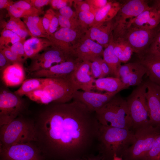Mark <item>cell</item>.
Masks as SVG:
<instances>
[{
    "mask_svg": "<svg viewBox=\"0 0 160 160\" xmlns=\"http://www.w3.org/2000/svg\"><path fill=\"white\" fill-rule=\"evenodd\" d=\"M103 56V60L110 68V74L119 78V71L121 62L114 53L111 36L108 44L104 47Z\"/></svg>",
    "mask_w": 160,
    "mask_h": 160,
    "instance_id": "obj_28",
    "label": "cell"
},
{
    "mask_svg": "<svg viewBox=\"0 0 160 160\" xmlns=\"http://www.w3.org/2000/svg\"><path fill=\"white\" fill-rule=\"evenodd\" d=\"M146 73L145 67L138 61L121 65L119 75V78L127 88L130 86L141 84L143 78Z\"/></svg>",
    "mask_w": 160,
    "mask_h": 160,
    "instance_id": "obj_17",
    "label": "cell"
},
{
    "mask_svg": "<svg viewBox=\"0 0 160 160\" xmlns=\"http://www.w3.org/2000/svg\"><path fill=\"white\" fill-rule=\"evenodd\" d=\"M86 31L84 29H72L60 28L48 38L52 46L73 54L72 49L79 40L85 36Z\"/></svg>",
    "mask_w": 160,
    "mask_h": 160,
    "instance_id": "obj_12",
    "label": "cell"
},
{
    "mask_svg": "<svg viewBox=\"0 0 160 160\" xmlns=\"http://www.w3.org/2000/svg\"><path fill=\"white\" fill-rule=\"evenodd\" d=\"M142 160H160V135L156 139L150 151Z\"/></svg>",
    "mask_w": 160,
    "mask_h": 160,
    "instance_id": "obj_35",
    "label": "cell"
},
{
    "mask_svg": "<svg viewBox=\"0 0 160 160\" xmlns=\"http://www.w3.org/2000/svg\"><path fill=\"white\" fill-rule=\"evenodd\" d=\"M73 1V0H51L50 4L53 9L59 10L67 6L71 7Z\"/></svg>",
    "mask_w": 160,
    "mask_h": 160,
    "instance_id": "obj_45",
    "label": "cell"
},
{
    "mask_svg": "<svg viewBox=\"0 0 160 160\" xmlns=\"http://www.w3.org/2000/svg\"><path fill=\"white\" fill-rule=\"evenodd\" d=\"M27 1L34 7L39 9L50 3L49 0H26Z\"/></svg>",
    "mask_w": 160,
    "mask_h": 160,
    "instance_id": "obj_49",
    "label": "cell"
},
{
    "mask_svg": "<svg viewBox=\"0 0 160 160\" xmlns=\"http://www.w3.org/2000/svg\"><path fill=\"white\" fill-rule=\"evenodd\" d=\"M25 96L31 100L39 103L47 105L52 103L49 97L42 89L29 92Z\"/></svg>",
    "mask_w": 160,
    "mask_h": 160,
    "instance_id": "obj_32",
    "label": "cell"
},
{
    "mask_svg": "<svg viewBox=\"0 0 160 160\" xmlns=\"http://www.w3.org/2000/svg\"><path fill=\"white\" fill-rule=\"evenodd\" d=\"M56 13L58 18L60 28L75 29H84L81 27L78 20L70 19L60 15L58 12Z\"/></svg>",
    "mask_w": 160,
    "mask_h": 160,
    "instance_id": "obj_34",
    "label": "cell"
},
{
    "mask_svg": "<svg viewBox=\"0 0 160 160\" xmlns=\"http://www.w3.org/2000/svg\"><path fill=\"white\" fill-rule=\"evenodd\" d=\"M133 130L135 141L124 152L121 157L126 160H142L160 135V128L150 124Z\"/></svg>",
    "mask_w": 160,
    "mask_h": 160,
    "instance_id": "obj_5",
    "label": "cell"
},
{
    "mask_svg": "<svg viewBox=\"0 0 160 160\" xmlns=\"http://www.w3.org/2000/svg\"><path fill=\"white\" fill-rule=\"evenodd\" d=\"M86 160H104L103 157L99 154L95 156L90 154L86 156Z\"/></svg>",
    "mask_w": 160,
    "mask_h": 160,
    "instance_id": "obj_53",
    "label": "cell"
},
{
    "mask_svg": "<svg viewBox=\"0 0 160 160\" xmlns=\"http://www.w3.org/2000/svg\"><path fill=\"white\" fill-rule=\"evenodd\" d=\"M7 9L10 17L25 18L31 15H38L42 13L41 9H36L27 1L26 0H20L14 4Z\"/></svg>",
    "mask_w": 160,
    "mask_h": 160,
    "instance_id": "obj_24",
    "label": "cell"
},
{
    "mask_svg": "<svg viewBox=\"0 0 160 160\" xmlns=\"http://www.w3.org/2000/svg\"><path fill=\"white\" fill-rule=\"evenodd\" d=\"M150 124L160 128V86L149 80L144 82Z\"/></svg>",
    "mask_w": 160,
    "mask_h": 160,
    "instance_id": "obj_16",
    "label": "cell"
},
{
    "mask_svg": "<svg viewBox=\"0 0 160 160\" xmlns=\"http://www.w3.org/2000/svg\"><path fill=\"white\" fill-rule=\"evenodd\" d=\"M112 160H126L124 159L122 157L114 155Z\"/></svg>",
    "mask_w": 160,
    "mask_h": 160,
    "instance_id": "obj_54",
    "label": "cell"
},
{
    "mask_svg": "<svg viewBox=\"0 0 160 160\" xmlns=\"http://www.w3.org/2000/svg\"><path fill=\"white\" fill-rule=\"evenodd\" d=\"M135 140L133 130L100 124L96 147L104 160H112L115 155L121 157Z\"/></svg>",
    "mask_w": 160,
    "mask_h": 160,
    "instance_id": "obj_2",
    "label": "cell"
},
{
    "mask_svg": "<svg viewBox=\"0 0 160 160\" xmlns=\"http://www.w3.org/2000/svg\"><path fill=\"white\" fill-rule=\"evenodd\" d=\"M99 60L102 72V78L106 77L108 75L110 74V68L107 64L105 62L103 59L100 57Z\"/></svg>",
    "mask_w": 160,
    "mask_h": 160,
    "instance_id": "obj_51",
    "label": "cell"
},
{
    "mask_svg": "<svg viewBox=\"0 0 160 160\" xmlns=\"http://www.w3.org/2000/svg\"><path fill=\"white\" fill-rule=\"evenodd\" d=\"M155 5L160 10V2L158 0L156 1Z\"/></svg>",
    "mask_w": 160,
    "mask_h": 160,
    "instance_id": "obj_55",
    "label": "cell"
},
{
    "mask_svg": "<svg viewBox=\"0 0 160 160\" xmlns=\"http://www.w3.org/2000/svg\"><path fill=\"white\" fill-rule=\"evenodd\" d=\"M55 14L56 12L53 9H49L46 11L42 17L43 26L45 31L48 34L51 21Z\"/></svg>",
    "mask_w": 160,
    "mask_h": 160,
    "instance_id": "obj_43",
    "label": "cell"
},
{
    "mask_svg": "<svg viewBox=\"0 0 160 160\" xmlns=\"http://www.w3.org/2000/svg\"><path fill=\"white\" fill-rule=\"evenodd\" d=\"M98 57L91 62L90 71L92 76L95 79L102 77V72L99 58Z\"/></svg>",
    "mask_w": 160,
    "mask_h": 160,
    "instance_id": "obj_40",
    "label": "cell"
},
{
    "mask_svg": "<svg viewBox=\"0 0 160 160\" xmlns=\"http://www.w3.org/2000/svg\"><path fill=\"white\" fill-rule=\"evenodd\" d=\"M76 12L78 20L81 27L87 31L92 25L96 14L89 12L80 11Z\"/></svg>",
    "mask_w": 160,
    "mask_h": 160,
    "instance_id": "obj_33",
    "label": "cell"
},
{
    "mask_svg": "<svg viewBox=\"0 0 160 160\" xmlns=\"http://www.w3.org/2000/svg\"><path fill=\"white\" fill-rule=\"evenodd\" d=\"M104 47L85 36L75 45L72 52L81 61L91 62L103 56Z\"/></svg>",
    "mask_w": 160,
    "mask_h": 160,
    "instance_id": "obj_14",
    "label": "cell"
},
{
    "mask_svg": "<svg viewBox=\"0 0 160 160\" xmlns=\"http://www.w3.org/2000/svg\"><path fill=\"white\" fill-rule=\"evenodd\" d=\"M23 41L17 34L12 31L4 28L0 37V49L8 47L17 42Z\"/></svg>",
    "mask_w": 160,
    "mask_h": 160,
    "instance_id": "obj_31",
    "label": "cell"
},
{
    "mask_svg": "<svg viewBox=\"0 0 160 160\" xmlns=\"http://www.w3.org/2000/svg\"><path fill=\"white\" fill-rule=\"evenodd\" d=\"M10 17L9 20L5 24L4 28L12 31L19 29L28 30L24 22L20 18Z\"/></svg>",
    "mask_w": 160,
    "mask_h": 160,
    "instance_id": "obj_37",
    "label": "cell"
},
{
    "mask_svg": "<svg viewBox=\"0 0 160 160\" xmlns=\"http://www.w3.org/2000/svg\"><path fill=\"white\" fill-rule=\"evenodd\" d=\"M76 58L72 54L52 47L45 50L41 54H38L32 58V62L49 60L56 65L72 58Z\"/></svg>",
    "mask_w": 160,
    "mask_h": 160,
    "instance_id": "obj_23",
    "label": "cell"
},
{
    "mask_svg": "<svg viewBox=\"0 0 160 160\" xmlns=\"http://www.w3.org/2000/svg\"><path fill=\"white\" fill-rule=\"evenodd\" d=\"M34 120L35 143L46 160L83 157L97 143L100 124L95 112L79 101L47 105Z\"/></svg>",
    "mask_w": 160,
    "mask_h": 160,
    "instance_id": "obj_1",
    "label": "cell"
},
{
    "mask_svg": "<svg viewBox=\"0 0 160 160\" xmlns=\"http://www.w3.org/2000/svg\"><path fill=\"white\" fill-rule=\"evenodd\" d=\"M2 80L8 87H15L22 84L25 81V73L22 64L12 63L1 73Z\"/></svg>",
    "mask_w": 160,
    "mask_h": 160,
    "instance_id": "obj_22",
    "label": "cell"
},
{
    "mask_svg": "<svg viewBox=\"0 0 160 160\" xmlns=\"http://www.w3.org/2000/svg\"><path fill=\"white\" fill-rule=\"evenodd\" d=\"M150 7L147 1L144 0H130L122 4L113 19V40L114 41L122 38L128 28L130 22Z\"/></svg>",
    "mask_w": 160,
    "mask_h": 160,
    "instance_id": "obj_7",
    "label": "cell"
},
{
    "mask_svg": "<svg viewBox=\"0 0 160 160\" xmlns=\"http://www.w3.org/2000/svg\"><path fill=\"white\" fill-rule=\"evenodd\" d=\"M23 45L27 59L32 58L40 51L52 46V44L47 39L32 37L25 40Z\"/></svg>",
    "mask_w": 160,
    "mask_h": 160,
    "instance_id": "obj_27",
    "label": "cell"
},
{
    "mask_svg": "<svg viewBox=\"0 0 160 160\" xmlns=\"http://www.w3.org/2000/svg\"><path fill=\"white\" fill-rule=\"evenodd\" d=\"M122 5V4L118 1H109L106 5L98 10L96 13L92 26L113 20L117 15Z\"/></svg>",
    "mask_w": 160,
    "mask_h": 160,
    "instance_id": "obj_25",
    "label": "cell"
},
{
    "mask_svg": "<svg viewBox=\"0 0 160 160\" xmlns=\"http://www.w3.org/2000/svg\"><path fill=\"white\" fill-rule=\"evenodd\" d=\"M24 19L28 22L33 23L42 30L46 32L43 26L42 18L39 17V15H33L24 18Z\"/></svg>",
    "mask_w": 160,
    "mask_h": 160,
    "instance_id": "obj_46",
    "label": "cell"
},
{
    "mask_svg": "<svg viewBox=\"0 0 160 160\" xmlns=\"http://www.w3.org/2000/svg\"><path fill=\"white\" fill-rule=\"evenodd\" d=\"M12 63L9 62L3 52L0 51V71L1 73L7 66Z\"/></svg>",
    "mask_w": 160,
    "mask_h": 160,
    "instance_id": "obj_50",
    "label": "cell"
},
{
    "mask_svg": "<svg viewBox=\"0 0 160 160\" xmlns=\"http://www.w3.org/2000/svg\"><path fill=\"white\" fill-rule=\"evenodd\" d=\"M145 52L160 56V28L148 48Z\"/></svg>",
    "mask_w": 160,
    "mask_h": 160,
    "instance_id": "obj_39",
    "label": "cell"
},
{
    "mask_svg": "<svg viewBox=\"0 0 160 160\" xmlns=\"http://www.w3.org/2000/svg\"><path fill=\"white\" fill-rule=\"evenodd\" d=\"M146 91L144 82L135 88L126 99L133 123L132 130L151 124Z\"/></svg>",
    "mask_w": 160,
    "mask_h": 160,
    "instance_id": "obj_6",
    "label": "cell"
},
{
    "mask_svg": "<svg viewBox=\"0 0 160 160\" xmlns=\"http://www.w3.org/2000/svg\"><path fill=\"white\" fill-rule=\"evenodd\" d=\"M95 113L98 121L102 125L133 129V123L126 100L117 94Z\"/></svg>",
    "mask_w": 160,
    "mask_h": 160,
    "instance_id": "obj_4",
    "label": "cell"
},
{
    "mask_svg": "<svg viewBox=\"0 0 160 160\" xmlns=\"http://www.w3.org/2000/svg\"><path fill=\"white\" fill-rule=\"evenodd\" d=\"M86 156L83 157H82V158H76V159H71L70 160H86Z\"/></svg>",
    "mask_w": 160,
    "mask_h": 160,
    "instance_id": "obj_56",
    "label": "cell"
},
{
    "mask_svg": "<svg viewBox=\"0 0 160 160\" xmlns=\"http://www.w3.org/2000/svg\"><path fill=\"white\" fill-rule=\"evenodd\" d=\"M90 63V61H81L71 75L72 80L78 90L89 92L94 89L95 79L91 73Z\"/></svg>",
    "mask_w": 160,
    "mask_h": 160,
    "instance_id": "obj_18",
    "label": "cell"
},
{
    "mask_svg": "<svg viewBox=\"0 0 160 160\" xmlns=\"http://www.w3.org/2000/svg\"><path fill=\"white\" fill-rule=\"evenodd\" d=\"M127 88L120 78L114 77L99 78L94 82V89L99 91L118 93Z\"/></svg>",
    "mask_w": 160,
    "mask_h": 160,
    "instance_id": "obj_26",
    "label": "cell"
},
{
    "mask_svg": "<svg viewBox=\"0 0 160 160\" xmlns=\"http://www.w3.org/2000/svg\"><path fill=\"white\" fill-rule=\"evenodd\" d=\"M160 2V0H158Z\"/></svg>",
    "mask_w": 160,
    "mask_h": 160,
    "instance_id": "obj_57",
    "label": "cell"
},
{
    "mask_svg": "<svg viewBox=\"0 0 160 160\" xmlns=\"http://www.w3.org/2000/svg\"><path fill=\"white\" fill-rule=\"evenodd\" d=\"M36 136L34 120L20 115L0 126V147L17 144L35 142Z\"/></svg>",
    "mask_w": 160,
    "mask_h": 160,
    "instance_id": "obj_3",
    "label": "cell"
},
{
    "mask_svg": "<svg viewBox=\"0 0 160 160\" xmlns=\"http://www.w3.org/2000/svg\"><path fill=\"white\" fill-rule=\"evenodd\" d=\"M94 9L98 10L104 7L108 2L107 0H85Z\"/></svg>",
    "mask_w": 160,
    "mask_h": 160,
    "instance_id": "obj_47",
    "label": "cell"
},
{
    "mask_svg": "<svg viewBox=\"0 0 160 160\" xmlns=\"http://www.w3.org/2000/svg\"><path fill=\"white\" fill-rule=\"evenodd\" d=\"M137 57L146 69L148 80L160 86V56L145 52Z\"/></svg>",
    "mask_w": 160,
    "mask_h": 160,
    "instance_id": "obj_21",
    "label": "cell"
},
{
    "mask_svg": "<svg viewBox=\"0 0 160 160\" xmlns=\"http://www.w3.org/2000/svg\"><path fill=\"white\" fill-rule=\"evenodd\" d=\"M160 28V25L151 30L130 26L122 38L138 56L148 49Z\"/></svg>",
    "mask_w": 160,
    "mask_h": 160,
    "instance_id": "obj_11",
    "label": "cell"
},
{
    "mask_svg": "<svg viewBox=\"0 0 160 160\" xmlns=\"http://www.w3.org/2000/svg\"><path fill=\"white\" fill-rule=\"evenodd\" d=\"M160 25V10L155 5L145 10L129 22L130 26L151 30Z\"/></svg>",
    "mask_w": 160,
    "mask_h": 160,
    "instance_id": "obj_19",
    "label": "cell"
},
{
    "mask_svg": "<svg viewBox=\"0 0 160 160\" xmlns=\"http://www.w3.org/2000/svg\"><path fill=\"white\" fill-rule=\"evenodd\" d=\"M113 20L92 26L86 31L85 36L96 41L104 47L108 44L113 29Z\"/></svg>",
    "mask_w": 160,
    "mask_h": 160,
    "instance_id": "obj_20",
    "label": "cell"
},
{
    "mask_svg": "<svg viewBox=\"0 0 160 160\" xmlns=\"http://www.w3.org/2000/svg\"><path fill=\"white\" fill-rule=\"evenodd\" d=\"M23 22L27 26L30 36L32 37L42 38L48 39L49 36L46 32L42 30L33 23L24 19H23Z\"/></svg>",
    "mask_w": 160,
    "mask_h": 160,
    "instance_id": "obj_36",
    "label": "cell"
},
{
    "mask_svg": "<svg viewBox=\"0 0 160 160\" xmlns=\"http://www.w3.org/2000/svg\"><path fill=\"white\" fill-rule=\"evenodd\" d=\"M14 2L9 0H0V9H6L12 5Z\"/></svg>",
    "mask_w": 160,
    "mask_h": 160,
    "instance_id": "obj_52",
    "label": "cell"
},
{
    "mask_svg": "<svg viewBox=\"0 0 160 160\" xmlns=\"http://www.w3.org/2000/svg\"><path fill=\"white\" fill-rule=\"evenodd\" d=\"M118 93L105 92L101 93L78 90L74 94L73 100L84 104L91 111L95 112L108 102Z\"/></svg>",
    "mask_w": 160,
    "mask_h": 160,
    "instance_id": "obj_15",
    "label": "cell"
},
{
    "mask_svg": "<svg viewBox=\"0 0 160 160\" xmlns=\"http://www.w3.org/2000/svg\"><path fill=\"white\" fill-rule=\"evenodd\" d=\"M0 160H46L34 142L0 147Z\"/></svg>",
    "mask_w": 160,
    "mask_h": 160,
    "instance_id": "obj_10",
    "label": "cell"
},
{
    "mask_svg": "<svg viewBox=\"0 0 160 160\" xmlns=\"http://www.w3.org/2000/svg\"><path fill=\"white\" fill-rule=\"evenodd\" d=\"M112 41L114 53L121 63H126L131 59L134 52L132 48L123 38L114 41L112 39Z\"/></svg>",
    "mask_w": 160,
    "mask_h": 160,
    "instance_id": "obj_30",
    "label": "cell"
},
{
    "mask_svg": "<svg viewBox=\"0 0 160 160\" xmlns=\"http://www.w3.org/2000/svg\"><path fill=\"white\" fill-rule=\"evenodd\" d=\"M49 78H34L27 79L23 82L20 87L14 92L21 97L35 90L41 88L47 82Z\"/></svg>",
    "mask_w": 160,
    "mask_h": 160,
    "instance_id": "obj_29",
    "label": "cell"
},
{
    "mask_svg": "<svg viewBox=\"0 0 160 160\" xmlns=\"http://www.w3.org/2000/svg\"><path fill=\"white\" fill-rule=\"evenodd\" d=\"M70 76L60 78H49L41 89L49 96L52 103H66L73 99L79 90Z\"/></svg>",
    "mask_w": 160,
    "mask_h": 160,
    "instance_id": "obj_8",
    "label": "cell"
},
{
    "mask_svg": "<svg viewBox=\"0 0 160 160\" xmlns=\"http://www.w3.org/2000/svg\"><path fill=\"white\" fill-rule=\"evenodd\" d=\"M73 4L76 12H89L96 14L98 11L93 8L85 0H73Z\"/></svg>",
    "mask_w": 160,
    "mask_h": 160,
    "instance_id": "obj_38",
    "label": "cell"
},
{
    "mask_svg": "<svg viewBox=\"0 0 160 160\" xmlns=\"http://www.w3.org/2000/svg\"><path fill=\"white\" fill-rule=\"evenodd\" d=\"M59 25L58 19L56 13L50 22L48 33L49 36L54 33L57 30Z\"/></svg>",
    "mask_w": 160,
    "mask_h": 160,
    "instance_id": "obj_48",
    "label": "cell"
},
{
    "mask_svg": "<svg viewBox=\"0 0 160 160\" xmlns=\"http://www.w3.org/2000/svg\"><path fill=\"white\" fill-rule=\"evenodd\" d=\"M23 44L24 43L21 41H19L7 48L15 55L26 60L27 58Z\"/></svg>",
    "mask_w": 160,
    "mask_h": 160,
    "instance_id": "obj_42",
    "label": "cell"
},
{
    "mask_svg": "<svg viewBox=\"0 0 160 160\" xmlns=\"http://www.w3.org/2000/svg\"><path fill=\"white\" fill-rule=\"evenodd\" d=\"M58 13L67 18L78 20L76 12L73 11L70 6H67L59 10Z\"/></svg>",
    "mask_w": 160,
    "mask_h": 160,
    "instance_id": "obj_44",
    "label": "cell"
},
{
    "mask_svg": "<svg viewBox=\"0 0 160 160\" xmlns=\"http://www.w3.org/2000/svg\"><path fill=\"white\" fill-rule=\"evenodd\" d=\"M81 61L77 58H72L51 67L30 73L31 77L60 78L70 76Z\"/></svg>",
    "mask_w": 160,
    "mask_h": 160,
    "instance_id": "obj_13",
    "label": "cell"
},
{
    "mask_svg": "<svg viewBox=\"0 0 160 160\" xmlns=\"http://www.w3.org/2000/svg\"><path fill=\"white\" fill-rule=\"evenodd\" d=\"M26 108V103L21 97L7 90L1 89L0 126L21 115Z\"/></svg>",
    "mask_w": 160,
    "mask_h": 160,
    "instance_id": "obj_9",
    "label": "cell"
},
{
    "mask_svg": "<svg viewBox=\"0 0 160 160\" xmlns=\"http://www.w3.org/2000/svg\"><path fill=\"white\" fill-rule=\"evenodd\" d=\"M6 58L11 63H19L22 64L25 60V59L15 55L8 48L0 49Z\"/></svg>",
    "mask_w": 160,
    "mask_h": 160,
    "instance_id": "obj_41",
    "label": "cell"
}]
</instances>
